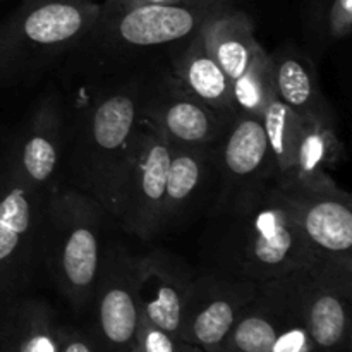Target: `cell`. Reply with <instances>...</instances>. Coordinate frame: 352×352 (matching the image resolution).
Here are the masks:
<instances>
[{
  "instance_id": "obj_1",
  "label": "cell",
  "mask_w": 352,
  "mask_h": 352,
  "mask_svg": "<svg viewBox=\"0 0 352 352\" xmlns=\"http://www.w3.org/2000/svg\"><path fill=\"white\" fill-rule=\"evenodd\" d=\"M215 256L223 274L256 285L325 265L306 243L292 189L277 175L237 191L223 215Z\"/></svg>"
},
{
  "instance_id": "obj_2",
  "label": "cell",
  "mask_w": 352,
  "mask_h": 352,
  "mask_svg": "<svg viewBox=\"0 0 352 352\" xmlns=\"http://www.w3.org/2000/svg\"><path fill=\"white\" fill-rule=\"evenodd\" d=\"M96 0H24L0 26V79L60 54L95 30Z\"/></svg>"
},
{
  "instance_id": "obj_3",
  "label": "cell",
  "mask_w": 352,
  "mask_h": 352,
  "mask_svg": "<svg viewBox=\"0 0 352 352\" xmlns=\"http://www.w3.org/2000/svg\"><path fill=\"white\" fill-rule=\"evenodd\" d=\"M172 143L150 122L134 131L127 151L105 184V201L134 234L150 236L164 222Z\"/></svg>"
},
{
  "instance_id": "obj_4",
  "label": "cell",
  "mask_w": 352,
  "mask_h": 352,
  "mask_svg": "<svg viewBox=\"0 0 352 352\" xmlns=\"http://www.w3.org/2000/svg\"><path fill=\"white\" fill-rule=\"evenodd\" d=\"M229 0H182L153 6L102 3L96 26H107L116 40L134 47H158L191 40L212 14Z\"/></svg>"
},
{
  "instance_id": "obj_5",
  "label": "cell",
  "mask_w": 352,
  "mask_h": 352,
  "mask_svg": "<svg viewBox=\"0 0 352 352\" xmlns=\"http://www.w3.org/2000/svg\"><path fill=\"white\" fill-rule=\"evenodd\" d=\"M298 203L299 223L308 246L320 263L351 267L352 210L351 198L332 181L301 184L282 177Z\"/></svg>"
},
{
  "instance_id": "obj_6",
  "label": "cell",
  "mask_w": 352,
  "mask_h": 352,
  "mask_svg": "<svg viewBox=\"0 0 352 352\" xmlns=\"http://www.w3.org/2000/svg\"><path fill=\"white\" fill-rule=\"evenodd\" d=\"M258 294V285L244 278L208 275L189 284L179 336L206 349H219L229 337L239 311Z\"/></svg>"
},
{
  "instance_id": "obj_7",
  "label": "cell",
  "mask_w": 352,
  "mask_h": 352,
  "mask_svg": "<svg viewBox=\"0 0 352 352\" xmlns=\"http://www.w3.org/2000/svg\"><path fill=\"white\" fill-rule=\"evenodd\" d=\"M189 282L186 284L177 272L158 258H144L136 263L134 291H136L140 318L179 337L184 316Z\"/></svg>"
},
{
  "instance_id": "obj_8",
  "label": "cell",
  "mask_w": 352,
  "mask_h": 352,
  "mask_svg": "<svg viewBox=\"0 0 352 352\" xmlns=\"http://www.w3.org/2000/svg\"><path fill=\"white\" fill-rule=\"evenodd\" d=\"M136 265L126 258H110L107 272L96 278L98 291V323L107 342L116 347L134 344L140 325L136 291H134Z\"/></svg>"
},
{
  "instance_id": "obj_9",
  "label": "cell",
  "mask_w": 352,
  "mask_h": 352,
  "mask_svg": "<svg viewBox=\"0 0 352 352\" xmlns=\"http://www.w3.org/2000/svg\"><path fill=\"white\" fill-rule=\"evenodd\" d=\"M199 36L230 82L250 67L260 47L254 38L253 21L243 10L234 9L230 2L205 21Z\"/></svg>"
},
{
  "instance_id": "obj_10",
  "label": "cell",
  "mask_w": 352,
  "mask_h": 352,
  "mask_svg": "<svg viewBox=\"0 0 352 352\" xmlns=\"http://www.w3.org/2000/svg\"><path fill=\"white\" fill-rule=\"evenodd\" d=\"M148 120L174 146L205 148L222 133V117L189 95L174 93L157 107H151Z\"/></svg>"
},
{
  "instance_id": "obj_11",
  "label": "cell",
  "mask_w": 352,
  "mask_h": 352,
  "mask_svg": "<svg viewBox=\"0 0 352 352\" xmlns=\"http://www.w3.org/2000/svg\"><path fill=\"white\" fill-rule=\"evenodd\" d=\"M72 215L65 223L60 243V277L65 291L82 301L95 289L100 274V243L91 217L76 213V201H72Z\"/></svg>"
},
{
  "instance_id": "obj_12",
  "label": "cell",
  "mask_w": 352,
  "mask_h": 352,
  "mask_svg": "<svg viewBox=\"0 0 352 352\" xmlns=\"http://www.w3.org/2000/svg\"><path fill=\"white\" fill-rule=\"evenodd\" d=\"M222 167L227 177L236 182L239 189L267 181L268 175L274 177L267 136L258 117L237 116L223 143Z\"/></svg>"
},
{
  "instance_id": "obj_13",
  "label": "cell",
  "mask_w": 352,
  "mask_h": 352,
  "mask_svg": "<svg viewBox=\"0 0 352 352\" xmlns=\"http://www.w3.org/2000/svg\"><path fill=\"white\" fill-rule=\"evenodd\" d=\"M272 62V86L278 102L301 120L329 119L325 102L318 91L316 76L305 57L292 52H278Z\"/></svg>"
},
{
  "instance_id": "obj_14",
  "label": "cell",
  "mask_w": 352,
  "mask_h": 352,
  "mask_svg": "<svg viewBox=\"0 0 352 352\" xmlns=\"http://www.w3.org/2000/svg\"><path fill=\"white\" fill-rule=\"evenodd\" d=\"M175 71L182 88L189 95L219 112L220 116L236 113L232 102V82L208 54L199 31L189 40L188 50L177 60Z\"/></svg>"
},
{
  "instance_id": "obj_15",
  "label": "cell",
  "mask_w": 352,
  "mask_h": 352,
  "mask_svg": "<svg viewBox=\"0 0 352 352\" xmlns=\"http://www.w3.org/2000/svg\"><path fill=\"white\" fill-rule=\"evenodd\" d=\"M138 124V103L133 95L117 93L98 103L91 116V141L98 157L110 155L105 184L122 160Z\"/></svg>"
},
{
  "instance_id": "obj_16",
  "label": "cell",
  "mask_w": 352,
  "mask_h": 352,
  "mask_svg": "<svg viewBox=\"0 0 352 352\" xmlns=\"http://www.w3.org/2000/svg\"><path fill=\"white\" fill-rule=\"evenodd\" d=\"M337 157H339V140L330 126V120H302L294 167L287 175L280 177H291L301 184L323 181L329 179L327 168L336 164Z\"/></svg>"
},
{
  "instance_id": "obj_17",
  "label": "cell",
  "mask_w": 352,
  "mask_h": 352,
  "mask_svg": "<svg viewBox=\"0 0 352 352\" xmlns=\"http://www.w3.org/2000/svg\"><path fill=\"white\" fill-rule=\"evenodd\" d=\"M30 184L24 177H16L0 188V267L12 260L31 229L33 199Z\"/></svg>"
},
{
  "instance_id": "obj_18",
  "label": "cell",
  "mask_w": 352,
  "mask_h": 352,
  "mask_svg": "<svg viewBox=\"0 0 352 352\" xmlns=\"http://www.w3.org/2000/svg\"><path fill=\"white\" fill-rule=\"evenodd\" d=\"M205 165L206 155L201 148L172 144L165 186L164 220L174 217L195 196L205 177Z\"/></svg>"
},
{
  "instance_id": "obj_19",
  "label": "cell",
  "mask_w": 352,
  "mask_h": 352,
  "mask_svg": "<svg viewBox=\"0 0 352 352\" xmlns=\"http://www.w3.org/2000/svg\"><path fill=\"white\" fill-rule=\"evenodd\" d=\"M267 136L274 170L277 177L287 175L294 167L296 151L301 138L302 120L289 107L272 98L260 117Z\"/></svg>"
},
{
  "instance_id": "obj_20",
  "label": "cell",
  "mask_w": 352,
  "mask_h": 352,
  "mask_svg": "<svg viewBox=\"0 0 352 352\" xmlns=\"http://www.w3.org/2000/svg\"><path fill=\"white\" fill-rule=\"evenodd\" d=\"M272 86V62L270 55L258 47L250 67L232 81L234 112L239 116H251L260 119L265 107L274 98Z\"/></svg>"
},
{
  "instance_id": "obj_21",
  "label": "cell",
  "mask_w": 352,
  "mask_h": 352,
  "mask_svg": "<svg viewBox=\"0 0 352 352\" xmlns=\"http://www.w3.org/2000/svg\"><path fill=\"white\" fill-rule=\"evenodd\" d=\"M60 337L45 309H24L10 325L0 352H58Z\"/></svg>"
},
{
  "instance_id": "obj_22",
  "label": "cell",
  "mask_w": 352,
  "mask_h": 352,
  "mask_svg": "<svg viewBox=\"0 0 352 352\" xmlns=\"http://www.w3.org/2000/svg\"><path fill=\"white\" fill-rule=\"evenodd\" d=\"M58 162L57 143L50 127L38 126L21 148V177L31 184H41L54 175Z\"/></svg>"
},
{
  "instance_id": "obj_23",
  "label": "cell",
  "mask_w": 352,
  "mask_h": 352,
  "mask_svg": "<svg viewBox=\"0 0 352 352\" xmlns=\"http://www.w3.org/2000/svg\"><path fill=\"white\" fill-rule=\"evenodd\" d=\"M277 337V325L268 316L251 313L236 320L227 339L236 352H272Z\"/></svg>"
},
{
  "instance_id": "obj_24",
  "label": "cell",
  "mask_w": 352,
  "mask_h": 352,
  "mask_svg": "<svg viewBox=\"0 0 352 352\" xmlns=\"http://www.w3.org/2000/svg\"><path fill=\"white\" fill-rule=\"evenodd\" d=\"M311 12L330 40H344L351 34L352 0H311Z\"/></svg>"
},
{
  "instance_id": "obj_25",
  "label": "cell",
  "mask_w": 352,
  "mask_h": 352,
  "mask_svg": "<svg viewBox=\"0 0 352 352\" xmlns=\"http://www.w3.org/2000/svg\"><path fill=\"white\" fill-rule=\"evenodd\" d=\"M131 352H177V347H175L174 337L140 318L136 339H134Z\"/></svg>"
},
{
  "instance_id": "obj_26",
  "label": "cell",
  "mask_w": 352,
  "mask_h": 352,
  "mask_svg": "<svg viewBox=\"0 0 352 352\" xmlns=\"http://www.w3.org/2000/svg\"><path fill=\"white\" fill-rule=\"evenodd\" d=\"M313 346L315 344L301 320V323L289 325L287 329H284V332L278 330L277 342L272 352H311Z\"/></svg>"
},
{
  "instance_id": "obj_27",
  "label": "cell",
  "mask_w": 352,
  "mask_h": 352,
  "mask_svg": "<svg viewBox=\"0 0 352 352\" xmlns=\"http://www.w3.org/2000/svg\"><path fill=\"white\" fill-rule=\"evenodd\" d=\"M58 352H93V347L79 336H72L60 340Z\"/></svg>"
},
{
  "instance_id": "obj_28",
  "label": "cell",
  "mask_w": 352,
  "mask_h": 352,
  "mask_svg": "<svg viewBox=\"0 0 352 352\" xmlns=\"http://www.w3.org/2000/svg\"><path fill=\"white\" fill-rule=\"evenodd\" d=\"M103 2L110 3V6L127 7V6H153V3H175V2H182V0H103Z\"/></svg>"
}]
</instances>
